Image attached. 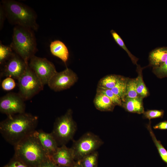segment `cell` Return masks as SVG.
Segmentation results:
<instances>
[{
	"label": "cell",
	"instance_id": "7c38bea8",
	"mask_svg": "<svg viewBox=\"0 0 167 167\" xmlns=\"http://www.w3.org/2000/svg\"><path fill=\"white\" fill-rule=\"evenodd\" d=\"M33 134L38 140L47 155L51 158L59 147L51 133H48L39 130H36Z\"/></svg>",
	"mask_w": 167,
	"mask_h": 167
},
{
	"label": "cell",
	"instance_id": "7402d4cb",
	"mask_svg": "<svg viewBox=\"0 0 167 167\" xmlns=\"http://www.w3.org/2000/svg\"><path fill=\"white\" fill-rule=\"evenodd\" d=\"M110 32L115 41L119 46L126 52L132 63L134 65H137V62L139 60V58L133 55L130 51L120 36L113 29L111 30Z\"/></svg>",
	"mask_w": 167,
	"mask_h": 167
},
{
	"label": "cell",
	"instance_id": "ac0fdd59",
	"mask_svg": "<svg viewBox=\"0 0 167 167\" xmlns=\"http://www.w3.org/2000/svg\"><path fill=\"white\" fill-rule=\"evenodd\" d=\"M142 67L139 64L136 65V71L138 75L135 78V83L136 90L138 95L143 99L149 96V93L148 90L143 80L142 71L146 67Z\"/></svg>",
	"mask_w": 167,
	"mask_h": 167
},
{
	"label": "cell",
	"instance_id": "d4e9b609",
	"mask_svg": "<svg viewBox=\"0 0 167 167\" xmlns=\"http://www.w3.org/2000/svg\"><path fill=\"white\" fill-rule=\"evenodd\" d=\"M11 46L0 44V63L3 64L15 53Z\"/></svg>",
	"mask_w": 167,
	"mask_h": 167
},
{
	"label": "cell",
	"instance_id": "44dd1931",
	"mask_svg": "<svg viewBox=\"0 0 167 167\" xmlns=\"http://www.w3.org/2000/svg\"><path fill=\"white\" fill-rule=\"evenodd\" d=\"M119 75H109L100 79L98 82L97 87L102 88L111 89L116 85Z\"/></svg>",
	"mask_w": 167,
	"mask_h": 167
},
{
	"label": "cell",
	"instance_id": "2e32d148",
	"mask_svg": "<svg viewBox=\"0 0 167 167\" xmlns=\"http://www.w3.org/2000/svg\"><path fill=\"white\" fill-rule=\"evenodd\" d=\"M143 98L141 97L134 98H126L122 107L129 112L141 114L144 112Z\"/></svg>",
	"mask_w": 167,
	"mask_h": 167
},
{
	"label": "cell",
	"instance_id": "e575fe53",
	"mask_svg": "<svg viewBox=\"0 0 167 167\" xmlns=\"http://www.w3.org/2000/svg\"><path fill=\"white\" fill-rule=\"evenodd\" d=\"M57 167H65V166H61L57 165Z\"/></svg>",
	"mask_w": 167,
	"mask_h": 167
},
{
	"label": "cell",
	"instance_id": "9a60e30c",
	"mask_svg": "<svg viewBox=\"0 0 167 167\" xmlns=\"http://www.w3.org/2000/svg\"><path fill=\"white\" fill-rule=\"evenodd\" d=\"M51 54L61 59L66 64L69 57V52L66 45L59 40L52 41L50 45Z\"/></svg>",
	"mask_w": 167,
	"mask_h": 167
},
{
	"label": "cell",
	"instance_id": "52a82bcc",
	"mask_svg": "<svg viewBox=\"0 0 167 167\" xmlns=\"http://www.w3.org/2000/svg\"><path fill=\"white\" fill-rule=\"evenodd\" d=\"M103 143L101 139L94 134L89 132L85 133L79 139L74 141L71 148L75 161H79L96 151Z\"/></svg>",
	"mask_w": 167,
	"mask_h": 167
},
{
	"label": "cell",
	"instance_id": "836d02e7",
	"mask_svg": "<svg viewBox=\"0 0 167 167\" xmlns=\"http://www.w3.org/2000/svg\"><path fill=\"white\" fill-rule=\"evenodd\" d=\"M72 167H82L79 161H76L74 165Z\"/></svg>",
	"mask_w": 167,
	"mask_h": 167
},
{
	"label": "cell",
	"instance_id": "30bf717a",
	"mask_svg": "<svg viewBox=\"0 0 167 167\" xmlns=\"http://www.w3.org/2000/svg\"><path fill=\"white\" fill-rule=\"evenodd\" d=\"M78 79L76 74L67 67L61 72H57L51 78L47 84L52 90L58 92L70 88L77 82Z\"/></svg>",
	"mask_w": 167,
	"mask_h": 167
},
{
	"label": "cell",
	"instance_id": "3957f363",
	"mask_svg": "<svg viewBox=\"0 0 167 167\" xmlns=\"http://www.w3.org/2000/svg\"><path fill=\"white\" fill-rule=\"evenodd\" d=\"M14 156L28 167H38L49 158L33 134L14 146Z\"/></svg>",
	"mask_w": 167,
	"mask_h": 167
},
{
	"label": "cell",
	"instance_id": "d590c367",
	"mask_svg": "<svg viewBox=\"0 0 167 167\" xmlns=\"http://www.w3.org/2000/svg\"><path fill=\"white\" fill-rule=\"evenodd\" d=\"M165 167H167V166H166Z\"/></svg>",
	"mask_w": 167,
	"mask_h": 167
},
{
	"label": "cell",
	"instance_id": "f1b7e54d",
	"mask_svg": "<svg viewBox=\"0 0 167 167\" xmlns=\"http://www.w3.org/2000/svg\"><path fill=\"white\" fill-rule=\"evenodd\" d=\"M16 85L15 83L13 78L6 77L2 82L1 87L5 91H9L14 89Z\"/></svg>",
	"mask_w": 167,
	"mask_h": 167
},
{
	"label": "cell",
	"instance_id": "7a4b0ae2",
	"mask_svg": "<svg viewBox=\"0 0 167 167\" xmlns=\"http://www.w3.org/2000/svg\"><path fill=\"white\" fill-rule=\"evenodd\" d=\"M1 3L6 18L11 24L37 31V15L29 6L14 0H3Z\"/></svg>",
	"mask_w": 167,
	"mask_h": 167
},
{
	"label": "cell",
	"instance_id": "1f68e13d",
	"mask_svg": "<svg viewBox=\"0 0 167 167\" xmlns=\"http://www.w3.org/2000/svg\"><path fill=\"white\" fill-rule=\"evenodd\" d=\"M6 18V15L4 12L2 6L1 4L0 6V28L2 29L5 20Z\"/></svg>",
	"mask_w": 167,
	"mask_h": 167
},
{
	"label": "cell",
	"instance_id": "83f0119b",
	"mask_svg": "<svg viewBox=\"0 0 167 167\" xmlns=\"http://www.w3.org/2000/svg\"><path fill=\"white\" fill-rule=\"evenodd\" d=\"M152 72L159 78L167 77V60L161 66L152 68Z\"/></svg>",
	"mask_w": 167,
	"mask_h": 167
},
{
	"label": "cell",
	"instance_id": "d6a6232c",
	"mask_svg": "<svg viewBox=\"0 0 167 167\" xmlns=\"http://www.w3.org/2000/svg\"><path fill=\"white\" fill-rule=\"evenodd\" d=\"M155 129L167 130V121L160 122L153 126Z\"/></svg>",
	"mask_w": 167,
	"mask_h": 167
},
{
	"label": "cell",
	"instance_id": "277c9868",
	"mask_svg": "<svg viewBox=\"0 0 167 167\" xmlns=\"http://www.w3.org/2000/svg\"><path fill=\"white\" fill-rule=\"evenodd\" d=\"M10 46L15 53L28 64L30 58L37 51L34 31L22 27L15 26Z\"/></svg>",
	"mask_w": 167,
	"mask_h": 167
},
{
	"label": "cell",
	"instance_id": "6da1fadb",
	"mask_svg": "<svg viewBox=\"0 0 167 167\" xmlns=\"http://www.w3.org/2000/svg\"><path fill=\"white\" fill-rule=\"evenodd\" d=\"M38 118L24 112L8 116L0 123V132L5 140L13 146L32 134L36 130Z\"/></svg>",
	"mask_w": 167,
	"mask_h": 167
},
{
	"label": "cell",
	"instance_id": "4dcf8cb0",
	"mask_svg": "<svg viewBox=\"0 0 167 167\" xmlns=\"http://www.w3.org/2000/svg\"><path fill=\"white\" fill-rule=\"evenodd\" d=\"M57 165L49 158L42 162L38 167H57Z\"/></svg>",
	"mask_w": 167,
	"mask_h": 167
},
{
	"label": "cell",
	"instance_id": "ba28073f",
	"mask_svg": "<svg viewBox=\"0 0 167 167\" xmlns=\"http://www.w3.org/2000/svg\"><path fill=\"white\" fill-rule=\"evenodd\" d=\"M28 66L44 85L48 84L51 78L57 72L53 63L45 58L35 55L30 58Z\"/></svg>",
	"mask_w": 167,
	"mask_h": 167
},
{
	"label": "cell",
	"instance_id": "cb8c5ba5",
	"mask_svg": "<svg viewBox=\"0 0 167 167\" xmlns=\"http://www.w3.org/2000/svg\"><path fill=\"white\" fill-rule=\"evenodd\" d=\"M140 97L136 90L135 78H127L125 99L137 98Z\"/></svg>",
	"mask_w": 167,
	"mask_h": 167
},
{
	"label": "cell",
	"instance_id": "ffe728a7",
	"mask_svg": "<svg viewBox=\"0 0 167 167\" xmlns=\"http://www.w3.org/2000/svg\"><path fill=\"white\" fill-rule=\"evenodd\" d=\"M147 128L149 132L154 143L157 149L161 159L167 165V151L162 144L161 142L157 139L152 131L150 121H149V123L147 125Z\"/></svg>",
	"mask_w": 167,
	"mask_h": 167
},
{
	"label": "cell",
	"instance_id": "8992f818",
	"mask_svg": "<svg viewBox=\"0 0 167 167\" xmlns=\"http://www.w3.org/2000/svg\"><path fill=\"white\" fill-rule=\"evenodd\" d=\"M18 80L19 94L24 101L31 99L43 89L44 85L28 66Z\"/></svg>",
	"mask_w": 167,
	"mask_h": 167
},
{
	"label": "cell",
	"instance_id": "4316f807",
	"mask_svg": "<svg viewBox=\"0 0 167 167\" xmlns=\"http://www.w3.org/2000/svg\"><path fill=\"white\" fill-rule=\"evenodd\" d=\"M164 114L163 110H148L143 113L144 118L148 119L149 121L152 119L162 118Z\"/></svg>",
	"mask_w": 167,
	"mask_h": 167
},
{
	"label": "cell",
	"instance_id": "8fae6325",
	"mask_svg": "<svg viewBox=\"0 0 167 167\" xmlns=\"http://www.w3.org/2000/svg\"><path fill=\"white\" fill-rule=\"evenodd\" d=\"M3 65L2 75L17 79L24 72L28 66L15 53Z\"/></svg>",
	"mask_w": 167,
	"mask_h": 167
},
{
	"label": "cell",
	"instance_id": "603a6c76",
	"mask_svg": "<svg viewBox=\"0 0 167 167\" xmlns=\"http://www.w3.org/2000/svg\"><path fill=\"white\" fill-rule=\"evenodd\" d=\"M98 154L95 151L79 161L82 167H97Z\"/></svg>",
	"mask_w": 167,
	"mask_h": 167
},
{
	"label": "cell",
	"instance_id": "4fadbf2b",
	"mask_svg": "<svg viewBox=\"0 0 167 167\" xmlns=\"http://www.w3.org/2000/svg\"><path fill=\"white\" fill-rule=\"evenodd\" d=\"M51 158L58 166L72 167L76 162L72 149L65 145L58 147Z\"/></svg>",
	"mask_w": 167,
	"mask_h": 167
},
{
	"label": "cell",
	"instance_id": "5b68a950",
	"mask_svg": "<svg viewBox=\"0 0 167 167\" xmlns=\"http://www.w3.org/2000/svg\"><path fill=\"white\" fill-rule=\"evenodd\" d=\"M76 125L72 117V111L68 109L63 115L55 120L51 132L58 146L66 144L73 138Z\"/></svg>",
	"mask_w": 167,
	"mask_h": 167
},
{
	"label": "cell",
	"instance_id": "9c48e42d",
	"mask_svg": "<svg viewBox=\"0 0 167 167\" xmlns=\"http://www.w3.org/2000/svg\"><path fill=\"white\" fill-rule=\"evenodd\" d=\"M24 100L19 93H9L0 99V111L7 116L25 112Z\"/></svg>",
	"mask_w": 167,
	"mask_h": 167
},
{
	"label": "cell",
	"instance_id": "5bb4252c",
	"mask_svg": "<svg viewBox=\"0 0 167 167\" xmlns=\"http://www.w3.org/2000/svg\"><path fill=\"white\" fill-rule=\"evenodd\" d=\"M148 67L152 68L162 65L167 60V46L158 47L152 50L148 55Z\"/></svg>",
	"mask_w": 167,
	"mask_h": 167
},
{
	"label": "cell",
	"instance_id": "e0dca14e",
	"mask_svg": "<svg viewBox=\"0 0 167 167\" xmlns=\"http://www.w3.org/2000/svg\"><path fill=\"white\" fill-rule=\"evenodd\" d=\"M93 103L96 109L101 111H112L115 105L106 95L96 92Z\"/></svg>",
	"mask_w": 167,
	"mask_h": 167
},
{
	"label": "cell",
	"instance_id": "f546056e",
	"mask_svg": "<svg viewBox=\"0 0 167 167\" xmlns=\"http://www.w3.org/2000/svg\"><path fill=\"white\" fill-rule=\"evenodd\" d=\"M3 167H28L19 159L13 156L9 162Z\"/></svg>",
	"mask_w": 167,
	"mask_h": 167
},
{
	"label": "cell",
	"instance_id": "d6986e66",
	"mask_svg": "<svg viewBox=\"0 0 167 167\" xmlns=\"http://www.w3.org/2000/svg\"><path fill=\"white\" fill-rule=\"evenodd\" d=\"M127 78L119 75L115 86L111 90L119 97L122 102L125 99L126 83Z\"/></svg>",
	"mask_w": 167,
	"mask_h": 167
},
{
	"label": "cell",
	"instance_id": "484cf974",
	"mask_svg": "<svg viewBox=\"0 0 167 167\" xmlns=\"http://www.w3.org/2000/svg\"><path fill=\"white\" fill-rule=\"evenodd\" d=\"M96 92L102 93L107 96L116 105L122 106V100L112 91L111 89L97 88Z\"/></svg>",
	"mask_w": 167,
	"mask_h": 167
}]
</instances>
